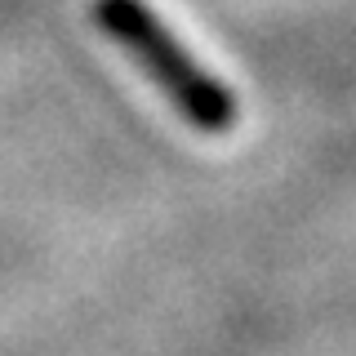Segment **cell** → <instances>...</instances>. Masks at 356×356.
I'll return each instance as SVG.
<instances>
[{
  "instance_id": "obj_1",
  "label": "cell",
  "mask_w": 356,
  "mask_h": 356,
  "mask_svg": "<svg viewBox=\"0 0 356 356\" xmlns=\"http://www.w3.org/2000/svg\"><path fill=\"white\" fill-rule=\"evenodd\" d=\"M89 14H94L98 31L138 63V72L170 98V107L192 129L227 134L236 125V116H241L236 94L165 27V18L147 0H94Z\"/></svg>"
}]
</instances>
